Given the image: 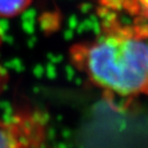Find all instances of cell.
I'll use <instances>...</instances> for the list:
<instances>
[{
  "mask_svg": "<svg viewBox=\"0 0 148 148\" xmlns=\"http://www.w3.org/2000/svg\"><path fill=\"white\" fill-rule=\"evenodd\" d=\"M32 0H0V18H12L31 4Z\"/></svg>",
  "mask_w": 148,
  "mask_h": 148,
  "instance_id": "4",
  "label": "cell"
},
{
  "mask_svg": "<svg viewBox=\"0 0 148 148\" xmlns=\"http://www.w3.org/2000/svg\"><path fill=\"white\" fill-rule=\"evenodd\" d=\"M100 32L74 44L70 60L96 86L119 97H148V23L103 10Z\"/></svg>",
  "mask_w": 148,
  "mask_h": 148,
  "instance_id": "1",
  "label": "cell"
},
{
  "mask_svg": "<svg viewBox=\"0 0 148 148\" xmlns=\"http://www.w3.org/2000/svg\"><path fill=\"white\" fill-rule=\"evenodd\" d=\"M103 10L111 12H123L148 23V0H99Z\"/></svg>",
  "mask_w": 148,
  "mask_h": 148,
  "instance_id": "3",
  "label": "cell"
},
{
  "mask_svg": "<svg viewBox=\"0 0 148 148\" xmlns=\"http://www.w3.org/2000/svg\"><path fill=\"white\" fill-rule=\"evenodd\" d=\"M47 136V123L40 112L18 111L0 118V148H42Z\"/></svg>",
  "mask_w": 148,
  "mask_h": 148,
  "instance_id": "2",
  "label": "cell"
}]
</instances>
